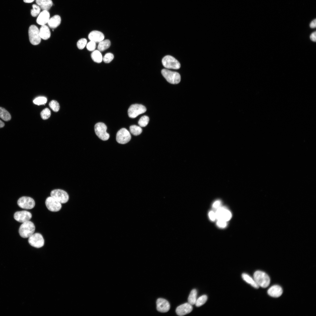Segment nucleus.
Instances as JSON below:
<instances>
[{"instance_id": "nucleus-1", "label": "nucleus", "mask_w": 316, "mask_h": 316, "mask_svg": "<svg viewBox=\"0 0 316 316\" xmlns=\"http://www.w3.org/2000/svg\"><path fill=\"white\" fill-rule=\"evenodd\" d=\"M35 228L34 223L28 221L23 223L20 226L19 233L22 237L24 238H29L34 233Z\"/></svg>"}, {"instance_id": "nucleus-2", "label": "nucleus", "mask_w": 316, "mask_h": 316, "mask_svg": "<svg viewBox=\"0 0 316 316\" xmlns=\"http://www.w3.org/2000/svg\"><path fill=\"white\" fill-rule=\"evenodd\" d=\"M254 279L259 286L263 288L267 287L270 283V279L265 272L260 270L255 271L253 274Z\"/></svg>"}, {"instance_id": "nucleus-3", "label": "nucleus", "mask_w": 316, "mask_h": 316, "mask_svg": "<svg viewBox=\"0 0 316 316\" xmlns=\"http://www.w3.org/2000/svg\"><path fill=\"white\" fill-rule=\"evenodd\" d=\"M161 73L164 77L169 83L177 84L181 81V76L178 73L166 69L162 70Z\"/></svg>"}, {"instance_id": "nucleus-4", "label": "nucleus", "mask_w": 316, "mask_h": 316, "mask_svg": "<svg viewBox=\"0 0 316 316\" xmlns=\"http://www.w3.org/2000/svg\"><path fill=\"white\" fill-rule=\"evenodd\" d=\"M29 40L33 45L38 44L41 42V38L39 33V30L35 25H30L28 30Z\"/></svg>"}, {"instance_id": "nucleus-5", "label": "nucleus", "mask_w": 316, "mask_h": 316, "mask_svg": "<svg viewBox=\"0 0 316 316\" xmlns=\"http://www.w3.org/2000/svg\"><path fill=\"white\" fill-rule=\"evenodd\" d=\"M94 128L96 135L101 140L105 141L109 139V135L106 132L107 128L104 123H98L95 125Z\"/></svg>"}, {"instance_id": "nucleus-6", "label": "nucleus", "mask_w": 316, "mask_h": 316, "mask_svg": "<svg viewBox=\"0 0 316 316\" xmlns=\"http://www.w3.org/2000/svg\"><path fill=\"white\" fill-rule=\"evenodd\" d=\"M162 63L164 66L167 68L178 69L181 67L179 61L170 55H167L164 57L162 59Z\"/></svg>"}, {"instance_id": "nucleus-7", "label": "nucleus", "mask_w": 316, "mask_h": 316, "mask_svg": "<svg viewBox=\"0 0 316 316\" xmlns=\"http://www.w3.org/2000/svg\"><path fill=\"white\" fill-rule=\"evenodd\" d=\"M51 196L61 204L67 202L69 200V195L65 191L60 189H56L51 191Z\"/></svg>"}, {"instance_id": "nucleus-8", "label": "nucleus", "mask_w": 316, "mask_h": 316, "mask_svg": "<svg viewBox=\"0 0 316 316\" xmlns=\"http://www.w3.org/2000/svg\"><path fill=\"white\" fill-rule=\"evenodd\" d=\"M146 109L143 105L138 104L131 105L129 107L128 112V116L131 118H134L138 115L146 112Z\"/></svg>"}, {"instance_id": "nucleus-9", "label": "nucleus", "mask_w": 316, "mask_h": 316, "mask_svg": "<svg viewBox=\"0 0 316 316\" xmlns=\"http://www.w3.org/2000/svg\"><path fill=\"white\" fill-rule=\"evenodd\" d=\"M28 242L32 246L39 248L44 244V240L42 235L39 233L32 234L28 238Z\"/></svg>"}, {"instance_id": "nucleus-10", "label": "nucleus", "mask_w": 316, "mask_h": 316, "mask_svg": "<svg viewBox=\"0 0 316 316\" xmlns=\"http://www.w3.org/2000/svg\"><path fill=\"white\" fill-rule=\"evenodd\" d=\"M131 139V136L129 131L125 128L120 129L117 132L116 140L121 144H125L129 142Z\"/></svg>"}, {"instance_id": "nucleus-11", "label": "nucleus", "mask_w": 316, "mask_h": 316, "mask_svg": "<svg viewBox=\"0 0 316 316\" xmlns=\"http://www.w3.org/2000/svg\"><path fill=\"white\" fill-rule=\"evenodd\" d=\"M18 205L20 208L25 209H31L35 207V202L32 198L27 196H23L19 199Z\"/></svg>"}, {"instance_id": "nucleus-12", "label": "nucleus", "mask_w": 316, "mask_h": 316, "mask_svg": "<svg viewBox=\"0 0 316 316\" xmlns=\"http://www.w3.org/2000/svg\"><path fill=\"white\" fill-rule=\"evenodd\" d=\"M215 214L216 218L217 220H222L226 222L229 220L232 217L231 212L223 207H220L217 209Z\"/></svg>"}, {"instance_id": "nucleus-13", "label": "nucleus", "mask_w": 316, "mask_h": 316, "mask_svg": "<svg viewBox=\"0 0 316 316\" xmlns=\"http://www.w3.org/2000/svg\"><path fill=\"white\" fill-rule=\"evenodd\" d=\"M45 203L47 208L52 212L59 211L62 207L61 203L51 196L47 198Z\"/></svg>"}, {"instance_id": "nucleus-14", "label": "nucleus", "mask_w": 316, "mask_h": 316, "mask_svg": "<svg viewBox=\"0 0 316 316\" xmlns=\"http://www.w3.org/2000/svg\"><path fill=\"white\" fill-rule=\"evenodd\" d=\"M32 217L30 212L25 210L16 212L14 215V218L16 221L22 223L29 221Z\"/></svg>"}, {"instance_id": "nucleus-15", "label": "nucleus", "mask_w": 316, "mask_h": 316, "mask_svg": "<svg viewBox=\"0 0 316 316\" xmlns=\"http://www.w3.org/2000/svg\"><path fill=\"white\" fill-rule=\"evenodd\" d=\"M157 310L162 312H166L168 311L170 308V305L169 302L165 299L159 298L157 300Z\"/></svg>"}, {"instance_id": "nucleus-16", "label": "nucleus", "mask_w": 316, "mask_h": 316, "mask_svg": "<svg viewBox=\"0 0 316 316\" xmlns=\"http://www.w3.org/2000/svg\"><path fill=\"white\" fill-rule=\"evenodd\" d=\"M193 310L192 305L188 303H186L178 306L176 308V312L179 316H183L191 312Z\"/></svg>"}, {"instance_id": "nucleus-17", "label": "nucleus", "mask_w": 316, "mask_h": 316, "mask_svg": "<svg viewBox=\"0 0 316 316\" xmlns=\"http://www.w3.org/2000/svg\"><path fill=\"white\" fill-rule=\"evenodd\" d=\"M50 17V14L48 11L43 10L39 14L36 20L37 23L41 25H45L48 23Z\"/></svg>"}, {"instance_id": "nucleus-18", "label": "nucleus", "mask_w": 316, "mask_h": 316, "mask_svg": "<svg viewBox=\"0 0 316 316\" xmlns=\"http://www.w3.org/2000/svg\"><path fill=\"white\" fill-rule=\"evenodd\" d=\"M88 37L90 41L94 42L96 43H99L104 40V35L102 32L94 30L92 31L89 33Z\"/></svg>"}, {"instance_id": "nucleus-19", "label": "nucleus", "mask_w": 316, "mask_h": 316, "mask_svg": "<svg viewBox=\"0 0 316 316\" xmlns=\"http://www.w3.org/2000/svg\"><path fill=\"white\" fill-rule=\"evenodd\" d=\"M267 293L271 296L275 298L279 297L282 295L283 290L279 286L274 285L268 289Z\"/></svg>"}, {"instance_id": "nucleus-20", "label": "nucleus", "mask_w": 316, "mask_h": 316, "mask_svg": "<svg viewBox=\"0 0 316 316\" xmlns=\"http://www.w3.org/2000/svg\"><path fill=\"white\" fill-rule=\"evenodd\" d=\"M37 4L43 10L48 11L53 5L51 0H36Z\"/></svg>"}, {"instance_id": "nucleus-21", "label": "nucleus", "mask_w": 316, "mask_h": 316, "mask_svg": "<svg viewBox=\"0 0 316 316\" xmlns=\"http://www.w3.org/2000/svg\"><path fill=\"white\" fill-rule=\"evenodd\" d=\"M39 33L41 38L44 40H47L51 36L50 30L45 25H42L39 30Z\"/></svg>"}, {"instance_id": "nucleus-22", "label": "nucleus", "mask_w": 316, "mask_h": 316, "mask_svg": "<svg viewBox=\"0 0 316 316\" xmlns=\"http://www.w3.org/2000/svg\"><path fill=\"white\" fill-rule=\"evenodd\" d=\"M61 20L60 17L58 15H56L49 18L47 23L50 28H55L59 25Z\"/></svg>"}, {"instance_id": "nucleus-23", "label": "nucleus", "mask_w": 316, "mask_h": 316, "mask_svg": "<svg viewBox=\"0 0 316 316\" xmlns=\"http://www.w3.org/2000/svg\"><path fill=\"white\" fill-rule=\"evenodd\" d=\"M242 277L245 282L250 284L253 287L256 288H259V286L256 282L254 279H253L249 275L243 273L242 274Z\"/></svg>"}, {"instance_id": "nucleus-24", "label": "nucleus", "mask_w": 316, "mask_h": 316, "mask_svg": "<svg viewBox=\"0 0 316 316\" xmlns=\"http://www.w3.org/2000/svg\"><path fill=\"white\" fill-rule=\"evenodd\" d=\"M110 41L108 40H102L99 42L97 47L98 50L103 51L108 49L110 46Z\"/></svg>"}, {"instance_id": "nucleus-25", "label": "nucleus", "mask_w": 316, "mask_h": 316, "mask_svg": "<svg viewBox=\"0 0 316 316\" xmlns=\"http://www.w3.org/2000/svg\"><path fill=\"white\" fill-rule=\"evenodd\" d=\"M91 57L94 61L97 63H101L103 60L102 55L98 50L94 51L91 54Z\"/></svg>"}, {"instance_id": "nucleus-26", "label": "nucleus", "mask_w": 316, "mask_h": 316, "mask_svg": "<svg viewBox=\"0 0 316 316\" xmlns=\"http://www.w3.org/2000/svg\"><path fill=\"white\" fill-rule=\"evenodd\" d=\"M0 117L5 121H8L11 118L9 113L4 108L0 107Z\"/></svg>"}, {"instance_id": "nucleus-27", "label": "nucleus", "mask_w": 316, "mask_h": 316, "mask_svg": "<svg viewBox=\"0 0 316 316\" xmlns=\"http://www.w3.org/2000/svg\"><path fill=\"white\" fill-rule=\"evenodd\" d=\"M197 292L195 289L191 290L188 298V303L191 305L195 304L197 300Z\"/></svg>"}, {"instance_id": "nucleus-28", "label": "nucleus", "mask_w": 316, "mask_h": 316, "mask_svg": "<svg viewBox=\"0 0 316 316\" xmlns=\"http://www.w3.org/2000/svg\"><path fill=\"white\" fill-rule=\"evenodd\" d=\"M130 132L133 135L137 136L140 135L142 132V128L136 125L130 126L129 128Z\"/></svg>"}, {"instance_id": "nucleus-29", "label": "nucleus", "mask_w": 316, "mask_h": 316, "mask_svg": "<svg viewBox=\"0 0 316 316\" xmlns=\"http://www.w3.org/2000/svg\"><path fill=\"white\" fill-rule=\"evenodd\" d=\"M207 299V295H203L197 299L195 304L197 307H200L206 303Z\"/></svg>"}, {"instance_id": "nucleus-30", "label": "nucleus", "mask_w": 316, "mask_h": 316, "mask_svg": "<svg viewBox=\"0 0 316 316\" xmlns=\"http://www.w3.org/2000/svg\"><path fill=\"white\" fill-rule=\"evenodd\" d=\"M32 9L31 10V14L33 17H36L40 13L41 8L37 5L33 4L32 5Z\"/></svg>"}, {"instance_id": "nucleus-31", "label": "nucleus", "mask_w": 316, "mask_h": 316, "mask_svg": "<svg viewBox=\"0 0 316 316\" xmlns=\"http://www.w3.org/2000/svg\"><path fill=\"white\" fill-rule=\"evenodd\" d=\"M149 121V118L147 116H144L139 119L138 121V124L140 126L145 127L148 124Z\"/></svg>"}, {"instance_id": "nucleus-32", "label": "nucleus", "mask_w": 316, "mask_h": 316, "mask_svg": "<svg viewBox=\"0 0 316 316\" xmlns=\"http://www.w3.org/2000/svg\"><path fill=\"white\" fill-rule=\"evenodd\" d=\"M49 105L51 108L54 112H57L59 109V104L56 101L54 100L51 101L49 103Z\"/></svg>"}, {"instance_id": "nucleus-33", "label": "nucleus", "mask_w": 316, "mask_h": 316, "mask_svg": "<svg viewBox=\"0 0 316 316\" xmlns=\"http://www.w3.org/2000/svg\"><path fill=\"white\" fill-rule=\"evenodd\" d=\"M47 99L44 97H40L35 99L33 101V103L37 105L44 104L47 102Z\"/></svg>"}, {"instance_id": "nucleus-34", "label": "nucleus", "mask_w": 316, "mask_h": 316, "mask_svg": "<svg viewBox=\"0 0 316 316\" xmlns=\"http://www.w3.org/2000/svg\"><path fill=\"white\" fill-rule=\"evenodd\" d=\"M51 111L48 108H46L43 109L41 112V118L44 120L48 119L51 116Z\"/></svg>"}, {"instance_id": "nucleus-35", "label": "nucleus", "mask_w": 316, "mask_h": 316, "mask_svg": "<svg viewBox=\"0 0 316 316\" xmlns=\"http://www.w3.org/2000/svg\"><path fill=\"white\" fill-rule=\"evenodd\" d=\"M114 56L110 53H109L105 55L103 57V61L105 63H108L111 62L113 59Z\"/></svg>"}, {"instance_id": "nucleus-36", "label": "nucleus", "mask_w": 316, "mask_h": 316, "mask_svg": "<svg viewBox=\"0 0 316 316\" xmlns=\"http://www.w3.org/2000/svg\"><path fill=\"white\" fill-rule=\"evenodd\" d=\"M87 43V40L85 38H82L79 40L77 43V46L78 48L80 49H83Z\"/></svg>"}, {"instance_id": "nucleus-37", "label": "nucleus", "mask_w": 316, "mask_h": 316, "mask_svg": "<svg viewBox=\"0 0 316 316\" xmlns=\"http://www.w3.org/2000/svg\"><path fill=\"white\" fill-rule=\"evenodd\" d=\"M96 43L93 41H90L87 45V48L88 50L90 51H94L96 47Z\"/></svg>"}, {"instance_id": "nucleus-38", "label": "nucleus", "mask_w": 316, "mask_h": 316, "mask_svg": "<svg viewBox=\"0 0 316 316\" xmlns=\"http://www.w3.org/2000/svg\"><path fill=\"white\" fill-rule=\"evenodd\" d=\"M217 224L218 227L220 228H224L226 226L227 223L225 221L220 220H217Z\"/></svg>"}, {"instance_id": "nucleus-39", "label": "nucleus", "mask_w": 316, "mask_h": 316, "mask_svg": "<svg viewBox=\"0 0 316 316\" xmlns=\"http://www.w3.org/2000/svg\"><path fill=\"white\" fill-rule=\"evenodd\" d=\"M209 216L210 219L212 221H214L216 219L215 212L211 211L209 213Z\"/></svg>"}, {"instance_id": "nucleus-40", "label": "nucleus", "mask_w": 316, "mask_h": 316, "mask_svg": "<svg viewBox=\"0 0 316 316\" xmlns=\"http://www.w3.org/2000/svg\"><path fill=\"white\" fill-rule=\"evenodd\" d=\"M221 203L220 200H217L215 201L213 204V207L215 209H217L220 207Z\"/></svg>"}, {"instance_id": "nucleus-41", "label": "nucleus", "mask_w": 316, "mask_h": 316, "mask_svg": "<svg viewBox=\"0 0 316 316\" xmlns=\"http://www.w3.org/2000/svg\"><path fill=\"white\" fill-rule=\"evenodd\" d=\"M316 31H315L312 33L310 36V40L314 42H316Z\"/></svg>"}, {"instance_id": "nucleus-42", "label": "nucleus", "mask_w": 316, "mask_h": 316, "mask_svg": "<svg viewBox=\"0 0 316 316\" xmlns=\"http://www.w3.org/2000/svg\"><path fill=\"white\" fill-rule=\"evenodd\" d=\"M316 19L313 20L310 24V27L311 28H315L316 26Z\"/></svg>"}, {"instance_id": "nucleus-43", "label": "nucleus", "mask_w": 316, "mask_h": 316, "mask_svg": "<svg viewBox=\"0 0 316 316\" xmlns=\"http://www.w3.org/2000/svg\"><path fill=\"white\" fill-rule=\"evenodd\" d=\"M4 123L1 121L0 120V128H2L4 126Z\"/></svg>"}, {"instance_id": "nucleus-44", "label": "nucleus", "mask_w": 316, "mask_h": 316, "mask_svg": "<svg viewBox=\"0 0 316 316\" xmlns=\"http://www.w3.org/2000/svg\"><path fill=\"white\" fill-rule=\"evenodd\" d=\"M25 3H30L33 2L34 0H23Z\"/></svg>"}]
</instances>
